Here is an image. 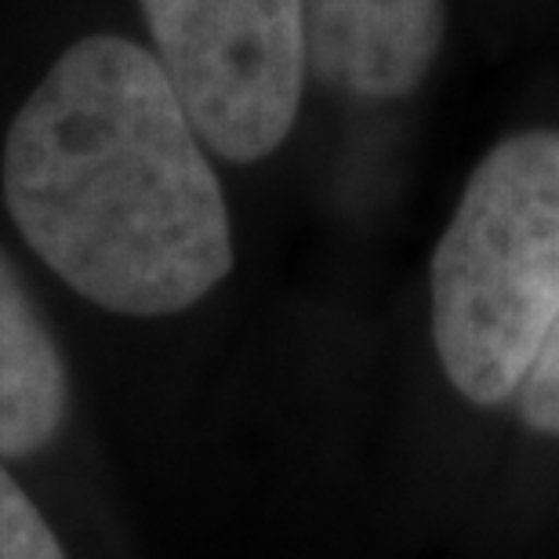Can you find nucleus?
Segmentation results:
<instances>
[{
  "label": "nucleus",
  "instance_id": "7",
  "mask_svg": "<svg viewBox=\"0 0 559 559\" xmlns=\"http://www.w3.org/2000/svg\"><path fill=\"white\" fill-rule=\"evenodd\" d=\"M520 418L531 432L559 440V312L520 385Z\"/></svg>",
  "mask_w": 559,
  "mask_h": 559
},
{
  "label": "nucleus",
  "instance_id": "6",
  "mask_svg": "<svg viewBox=\"0 0 559 559\" xmlns=\"http://www.w3.org/2000/svg\"><path fill=\"white\" fill-rule=\"evenodd\" d=\"M0 559H66V549L37 501L4 465H0Z\"/></svg>",
  "mask_w": 559,
  "mask_h": 559
},
{
  "label": "nucleus",
  "instance_id": "3",
  "mask_svg": "<svg viewBox=\"0 0 559 559\" xmlns=\"http://www.w3.org/2000/svg\"><path fill=\"white\" fill-rule=\"evenodd\" d=\"M156 62L200 142L259 164L287 142L306 87L301 0H139Z\"/></svg>",
  "mask_w": 559,
  "mask_h": 559
},
{
  "label": "nucleus",
  "instance_id": "2",
  "mask_svg": "<svg viewBox=\"0 0 559 559\" xmlns=\"http://www.w3.org/2000/svg\"><path fill=\"white\" fill-rule=\"evenodd\" d=\"M429 298L457 396H516L559 312V131H523L479 160L432 251Z\"/></svg>",
  "mask_w": 559,
  "mask_h": 559
},
{
  "label": "nucleus",
  "instance_id": "5",
  "mask_svg": "<svg viewBox=\"0 0 559 559\" xmlns=\"http://www.w3.org/2000/svg\"><path fill=\"white\" fill-rule=\"evenodd\" d=\"M70 378L48 323L0 254V457H29L59 440Z\"/></svg>",
  "mask_w": 559,
  "mask_h": 559
},
{
  "label": "nucleus",
  "instance_id": "4",
  "mask_svg": "<svg viewBox=\"0 0 559 559\" xmlns=\"http://www.w3.org/2000/svg\"><path fill=\"white\" fill-rule=\"evenodd\" d=\"M306 59L320 84L389 103L425 81L443 44V0H301Z\"/></svg>",
  "mask_w": 559,
  "mask_h": 559
},
{
  "label": "nucleus",
  "instance_id": "1",
  "mask_svg": "<svg viewBox=\"0 0 559 559\" xmlns=\"http://www.w3.org/2000/svg\"><path fill=\"white\" fill-rule=\"evenodd\" d=\"M22 240L120 317H175L233 273V222L156 55L117 33L70 44L22 103L0 160Z\"/></svg>",
  "mask_w": 559,
  "mask_h": 559
}]
</instances>
